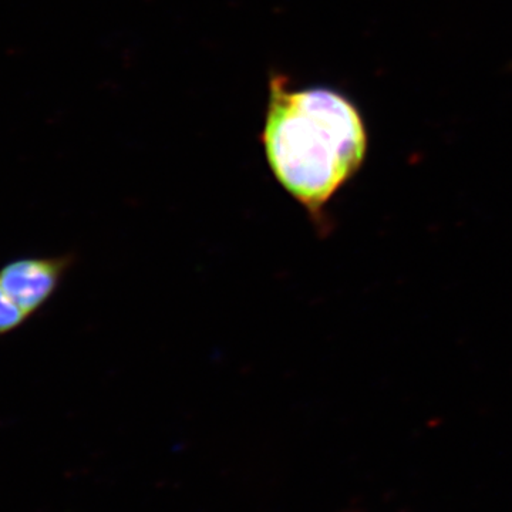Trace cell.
<instances>
[{
	"label": "cell",
	"instance_id": "6da1fadb",
	"mask_svg": "<svg viewBox=\"0 0 512 512\" xmlns=\"http://www.w3.org/2000/svg\"><path fill=\"white\" fill-rule=\"evenodd\" d=\"M262 144L276 181L320 222L333 195L362 167L367 134L348 97L326 87L293 89L275 73Z\"/></svg>",
	"mask_w": 512,
	"mask_h": 512
},
{
	"label": "cell",
	"instance_id": "3957f363",
	"mask_svg": "<svg viewBox=\"0 0 512 512\" xmlns=\"http://www.w3.org/2000/svg\"><path fill=\"white\" fill-rule=\"evenodd\" d=\"M29 319L28 313L23 311L0 285V338L23 328Z\"/></svg>",
	"mask_w": 512,
	"mask_h": 512
},
{
	"label": "cell",
	"instance_id": "7a4b0ae2",
	"mask_svg": "<svg viewBox=\"0 0 512 512\" xmlns=\"http://www.w3.org/2000/svg\"><path fill=\"white\" fill-rule=\"evenodd\" d=\"M73 262V255L12 259L0 268V285L32 318L53 298Z\"/></svg>",
	"mask_w": 512,
	"mask_h": 512
}]
</instances>
